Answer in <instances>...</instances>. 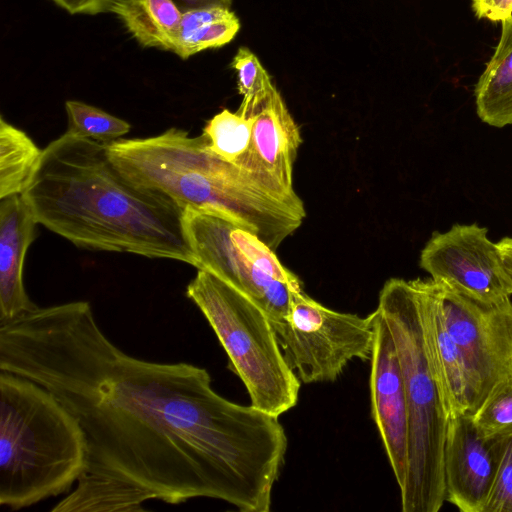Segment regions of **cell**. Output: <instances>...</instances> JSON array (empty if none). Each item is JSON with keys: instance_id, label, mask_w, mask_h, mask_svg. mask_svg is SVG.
I'll return each mask as SVG.
<instances>
[{"instance_id": "7a4b0ae2", "label": "cell", "mask_w": 512, "mask_h": 512, "mask_svg": "<svg viewBox=\"0 0 512 512\" xmlns=\"http://www.w3.org/2000/svg\"><path fill=\"white\" fill-rule=\"evenodd\" d=\"M22 196L38 224L78 248L196 267L184 211L127 180L104 143L65 132L43 150Z\"/></svg>"}, {"instance_id": "d6986e66", "label": "cell", "mask_w": 512, "mask_h": 512, "mask_svg": "<svg viewBox=\"0 0 512 512\" xmlns=\"http://www.w3.org/2000/svg\"><path fill=\"white\" fill-rule=\"evenodd\" d=\"M34 141L21 129L0 118V199L22 195L41 159Z\"/></svg>"}, {"instance_id": "d4e9b609", "label": "cell", "mask_w": 512, "mask_h": 512, "mask_svg": "<svg viewBox=\"0 0 512 512\" xmlns=\"http://www.w3.org/2000/svg\"><path fill=\"white\" fill-rule=\"evenodd\" d=\"M471 7L478 19L502 22L512 17V0H471Z\"/></svg>"}, {"instance_id": "603a6c76", "label": "cell", "mask_w": 512, "mask_h": 512, "mask_svg": "<svg viewBox=\"0 0 512 512\" xmlns=\"http://www.w3.org/2000/svg\"><path fill=\"white\" fill-rule=\"evenodd\" d=\"M231 67L236 71L238 91L243 97L237 111L247 116L250 110L274 87V84L257 56L247 47L238 49Z\"/></svg>"}, {"instance_id": "5b68a950", "label": "cell", "mask_w": 512, "mask_h": 512, "mask_svg": "<svg viewBox=\"0 0 512 512\" xmlns=\"http://www.w3.org/2000/svg\"><path fill=\"white\" fill-rule=\"evenodd\" d=\"M377 309L395 343L408 410V470L400 489L402 511L437 512L446 501L448 413L416 281L389 279L380 291Z\"/></svg>"}, {"instance_id": "ffe728a7", "label": "cell", "mask_w": 512, "mask_h": 512, "mask_svg": "<svg viewBox=\"0 0 512 512\" xmlns=\"http://www.w3.org/2000/svg\"><path fill=\"white\" fill-rule=\"evenodd\" d=\"M253 117L223 109L205 125L209 149L225 161L238 165L249 149Z\"/></svg>"}, {"instance_id": "4fadbf2b", "label": "cell", "mask_w": 512, "mask_h": 512, "mask_svg": "<svg viewBox=\"0 0 512 512\" xmlns=\"http://www.w3.org/2000/svg\"><path fill=\"white\" fill-rule=\"evenodd\" d=\"M370 359L371 412L396 482L404 486L408 470V410L404 379L392 334L378 309Z\"/></svg>"}, {"instance_id": "44dd1931", "label": "cell", "mask_w": 512, "mask_h": 512, "mask_svg": "<svg viewBox=\"0 0 512 512\" xmlns=\"http://www.w3.org/2000/svg\"><path fill=\"white\" fill-rule=\"evenodd\" d=\"M65 109L67 132L81 138L106 144L120 139L131 128L125 120L81 101L68 100Z\"/></svg>"}, {"instance_id": "8fae6325", "label": "cell", "mask_w": 512, "mask_h": 512, "mask_svg": "<svg viewBox=\"0 0 512 512\" xmlns=\"http://www.w3.org/2000/svg\"><path fill=\"white\" fill-rule=\"evenodd\" d=\"M247 116L253 117L251 142L238 166L254 175L274 197L306 214L293 189V164L301 133L275 86Z\"/></svg>"}, {"instance_id": "ac0fdd59", "label": "cell", "mask_w": 512, "mask_h": 512, "mask_svg": "<svg viewBox=\"0 0 512 512\" xmlns=\"http://www.w3.org/2000/svg\"><path fill=\"white\" fill-rule=\"evenodd\" d=\"M239 29V19L229 8L187 11L182 13L170 51L181 59H187L203 50L226 45Z\"/></svg>"}, {"instance_id": "3957f363", "label": "cell", "mask_w": 512, "mask_h": 512, "mask_svg": "<svg viewBox=\"0 0 512 512\" xmlns=\"http://www.w3.org/2000/svg\"><path fill=\"white\" fill-rule=\"evenodd\" d=\"M105 146L110 161L135 186L184 212L229 219L274 251L306 216L274 197L250 172L213 153L203 133L191 137L172 127L156 136L118 139Z\"/></svg>"}, {"instance_id": "6da1fadb", "label": "cell", "mask_w": 512, "mask_h": 512, "mask_svg": "<svg viewBox=\"0 0 512 512\" xmlns=\"http://www.w3.org/2000/svg\"><path fill=\"white\" fill-rule=\"evenodd\" d=\"M0 371L43 386L78 420L83 474L146 501L205 497L270 510L288 445L278 417L222 397L205 368L127 354L89 302L37 307L0 324Z\"/></svg>"}, {"instance_id": "83f0119b", "label": "cell", "mask_w": 512, "mask_h": 512, "mask_svg": "<svg viewBox=\"0 0 512 512\" xmlns=\"http://www.w3.org/2000/svg\"><path fill=\"white\" fill-rule=\"evenodd\" d=\"M503 266L512 288V237H505L497 242Z\"/></svg>"}, {"instance_id": "cb8c5ba5", "label": "cell", "mask_w": 512, "mask_h": 512, "mask_svg": "<svg viewBox=\"0 0 512 512\" xmlns=\"http://www.w3.org/2000/svg\"><path fill=\"white\" fill-rule=\"evenodd\" d=\"M483 512H512V433L501 437L499 468Z\"/></svg>"}, {"instance_id": "30bf717a", "label": "cell", "mask_w": 512, "mask_h": 512, "mask_svg": "<svg viewBox=\"0 0 512 512\" xmlns=\"http://www.w3.org/2000/svg\"><path fill=\"white\" fill-rule=\"evenodd\" d=\"M419 264L436 283L473 299L498 302L512 295L497 243L475 223L434 233Z\"/></svg>"}, {"instance_id": "8992f818", "label": "cell", "mask_w": 512, "mask_h": 512, "mask_svg": "<svg viewBox=\"0 0 512 512\" xmlns=\"http://www.w3.org/2000/svg\"><path fill=\"white\" fill-rule=\"evenodd\" d=\"M186 295L216 334L251 405L277 417L293 408L301 382L286 363L264 310L206 270H198Z\"/></svg>"}, {"instance_id": "5bb4252c", "label": "cell", "mask_w": 512, "mask_h": 512, "mask_svg": "<svg viewBox=\"0 0 512 512\" xmlns=\"http://www.w3.org/2000/svg\"><path fill=\"white\" fill-rule=\"evenodd\" d=\"M38 223L22 195L0 199V324L36 306L23 280L25 256Z\"/></svg>"}, {"instance_id": "484cf974", "label": "cell", "mask_w": 512, "mask_h": 512, "mask_svg": "<svg viewBox=\"0 0 512 512\" xmlns=\"http://www.w3.org/2000/svg\"><path fill=\"white\" fill-rule=\"evenodd\" d=\"M71 14L96 15L109 12L114 0H51Z\"/></svg>"}, {"instance_id": "ba28073f", "label": "cell", "mask_w": 512, "mask_h": 512, "mask_svg": "<svg viewBox=\"0 0 512 512\" xmlns=\"http://www.w3.org/2000/svg\"><path fill=\"white\" fill-rule=\"evenodd\" d=\"M438 285L448 331L466 368L472 416L492 389L512 375V302L510 297L483 302Z\"/></svg>"}, {"instance_id": "2e32d148", "label": "cell", "mask_w": 512, "mask_h": 512, "mask_svg": "<svg viewBox=\"0 0 512 512\" xmlns=\"http://www.w3.org/2000/svg\"><path fill=\"white\" fill-rule=\"evenodd\" d=\"M475 102L484 123L512 124V17L501 22L499 42L475 87Z\"/></svg>"}, {"instance_id": "e0dca14e", "label": "cell", "mask_w": 512, "mask_h": 512, "mask_svg": "<svg viewBox=\"0 0 512 512\" xmlns=\"http://www.w3.org/2000/svg\"><path fill=\"white\" fill-rule=\"evenodd\" d=\"M109 12L143 47L171 50L182 13L171 0H114Z\"/></svg>"}, {"instance_id": "9c48e42d", "label": "cell", "mask_w": 512, "mask_h": 512, "mask_svg": "<svg viewBox=\"0 0 512 512\" xmlns=\"http://www.w3.org/2000/svg\"><path fill=\"white\" fill-rule=\"evenodd\" d=\"M186 231L196 256L198 270L216 275L253 300L271 323L288 313L295 288L260 269L240 246L233 233L234 222L196 210L184 212Z\"/></svg>"}, {"instance_id": "9a60e30c", "label": "cell", "mask_w": 512, "mask_h": 512, "mask_svg": "<svg viewBox=\"0 0 512 512\" xmlns=\"http://www.w3.org/2000/svg\"><path fill=\"white\" fill-rule=\"evenodd\" d=\"M431 356L442 385L448 417L469 410V385L464 361L450 335L440 288L432 279H416Z\"/></svg>"}, {"instance_id": "7c38bea8", "label": "cell", "mask_w": 512, "mask_h": 512, "mask_svg": "<svg viewBox=\"0 0 512 512\" xmlns=\"http://www.w3.org/2000/svg\"><path fill=\"white\" fill-rule=\"evenodd\" d=\"M501 437H483L469 414L448 417L444 446L446 501L460 511H484L499 468Z\"/></svg>"}, {"instance_id": "7402d4cb", "label": "cell", "mask_w": 512, "mask_h": 512, "mask_svg": "<svg viewBox=\"0 0 512 512\" xmlns=\"http://www.w3.org/2000/svg\"><path fill=\"white\" fill-rule=\"evenodd\" d=\"M472 418L477 430L485 438L512 433V375L492 389Z\"/></svg>"}, {"instance_id": "52a82bcc", "label": "cell", "mask_w": 512, "mask_h": 512, "mask_svg": "<svg viewBox=\"0 0 512 512\" xmlns=\"http://www.w3.org/2000/svg\"><path fill=\"white\" fill-rule=\"evenodd\" d=\"M271 324L286 363L303 384L334 381L351 360L371 359L374 312H338L300 289L292 293L285 318Z\"/></svg>"}, {"instance_id": "4316f807", "label": "cell", "mask_w": 512, "mask_h": 512, "mask_svg": "<svg viewBox=\"0 0 512 512\" xmlns=\"http://www.w3.org/2000/svg\"><path fill=\"white\" fill-rule=\"evenodd\" d=\"M181 13H185L187 11L203 9V8H212V7H223L229 8L231 7L232 0H171Z\"/></svg>"}, {"instance_id": "277c9868", "label": "cell", "mask_w": 512, "mask_h": 512, "mask_svg": "<svg viewBox=\"0 0 512 512\" xmlns=\"http://www.w3.org/2000/svg\"><path fill=\"white\" fill-rule=\"evenodd\" d=\"M86 467L78 420L43 386L0 371V504L19 510L66 493Z\"/></svg>"}]
</instances>
